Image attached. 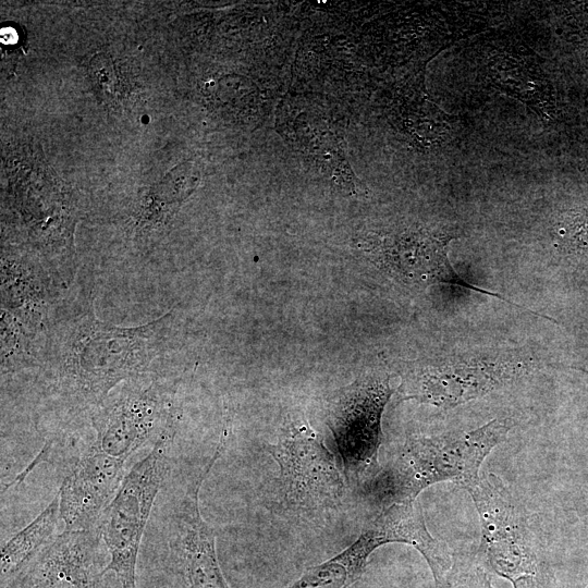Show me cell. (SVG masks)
I'll use <instances>...</instances> for the list:
<instances>
[{
  "instance_id": "obj_1",
  "label": "cell",
  "mask_w": 588,
  "mask_h": 588,
  "mask_svg": "<svg viewBox=\"0 0 588 588\" xmlns=\"http://www.w3.org/2000/svg\"><path fill=\"white\" fill-rule=\"evenodd\" d=\"M509 418L493 419L470 431L408 438L363 492L379 510L416 501L426 488L453 481L464 489L476 481L485 458L513 427Z\"/></svg>"
},
{
  "instance_id": "obj_2",
  "label": "cell",
  "mask_w": 588,
  "mask_h": 588,
  "mask_svg": "<svg viewBox=\"0 0 588 588\" xmlns=\"http://www.w3.org/2000/svg\"><path fill=\"white\" fill-rule=\"evenodd\" d=\"M174 433L171 426L151 451L133 465L101 516L99 530L110 555L105 573L113 572L121 588L136 587L139 546L155 500L170 468Z\"/></svg>"
},
{
  "instance_id": "obj_3",
  "label": "cell",
  "mask_w": 588,
  "mask_h": 588,
  "mask_svg": "<svg viewBox=\"0 0 588 588\" xmlns=\"http://www.w3.org/2000/svg\"><path fill=\"white\" fill-rule=\"evenodd\" d=\"M481 525L480 561L511 583L549 573L540 559L526 512L503 481L490 473L465 488Z\"/></svg>"
},
{
  "instance_id": "obj_4",
  "label": "cell",
  "mask_w": 588,
  "mask_h": 588,
  "mask_svg": "<svg viewBox=\"0 0 588 588\" xmlns=\"http://www.w3.org/2000/svg\"><path fill=\"white\" fill-rule=\"evenodd\" d=\"M267 452L279 465V490L287 507L321 511L341 502L345 481L335 457L306 422H289Z\"/></svg>"
},
{
  "instance_id": "obj_5",
  "label": "cell",
  "mask_w": 588,
  "mask_h": 588,
  "mask_svg": "<svg viewBox=\"0 0 588 588\" xmlns=\"http://www.w3.org/2000/svg\"><path fill=\"white\" fill-rule=\"evenodd\" d=\"M391 394L388 379H371L347 388L329 408L328 425L343 473L360 493L381 469V417Z\"/></svg>"
},
{
  "instance_id": "obj_6",
  "label": "cell",
  "mask_w": 588,
  "mask_h": 588,
  "mask_svg": "<svg viewBox=\"0 0 588 588\" xmlns=\"http://www.w3.org/2000/svg\"><path fill=\"white\" fill-rule=\"evenodd\" d=\"M529 369L527 362L514 357L451 358L408 375L401 388L405 399L451 408L482 397Z\"/></svg>"
},
{
  "instance_id": "obj_7",
  "label": "cell",
  "mask_w": 588,
  "mask_h": 588,
  "mask_svg": "<svg viewBox=\"0 0 588 588\" xmlns=\"http://www.w3.org/2000/svg\"><path fill=\"white\" fill-rule=\"evenodd\" d=\"M220 448L187 485L172 514L171 547L188 588H230L221 571L212 528L203 518L199 490Z\"/></svg>"
},
{
  "instance_id": "obj_8",
  "label": "cell",
  "mask_w": 588,
  "mask_h": 588,
  "mask_svg": "<svg viewBox=\"0 0 588 588\" xmlns=\"http://www.w3.org/2000/svg\"><path fill=\"white\" fill-rule=\"evenodd\" d=\"M166 416V403L155 388L130 391L97 414L91 445L125 463L148 442L155 444L173 426Z\"/></svg>"
},
{
  "instance_id": "obj_9",
  "label": "cell",
  "mask_w": 588,
  "mask_h": 588,
  "mask_svg": "<svg viewBox=\"0 0 588 588\" xmlns=\"http://www.w3.org/2000/svg\"><path fill=\"white\" fill-rule=\"evenodd\" d=\"M124 464L93 445L83 452L58 491L64 530L99 527L102 514L125 477Z\"/></svg>"
},
{
  "instance_id": "obj_10",
  "label": "cell",
  "mask_w": 588,
  "mask_h": 588,
  "mask_svg": "<svg viewBox=\"0 0 588 588\" xmlns=\"http://www.w3.org/2000/svg\"><path fill=\"white\" fill-rule=\"evenodd\" d=\"M101 541L99 527L64 530L16 580L22 588H97L105 574Z\"/></svg>"
},
{
  "instance_id": "obj_11",
  "label": "cell",
  "mask_w": 588,
  "mask_h": 588,
  "mask_svg": "<svg viewBox=\"0 0 588 588\" xmlns=\"http://www.w3.org/2000/svg\"><path fill=\"white\" fill-rule=\"evenodd\" d=\"M457 237L452 232H416L402 235L388 246V259L400 277L414 284H449L498 297L513 306L504 296L463 279L449 260L448 247Z\"/></svg>"
},
{
  "instance_id": "obj_12",
  "label": "cell",
  "mask_w": 588,
  "mask_h": 588,
  "mask_svg": "<svg viewBox=\"0 0 588 588\" xmlns=\"http://www.w3.org/2000/svg\"><path fill=\"white\" fill-rule=\"evenodd\" d=\"M359 537L372 551L390 542L414 547L427 561L433 579L445 574L453 564L449 549L429 532L416 501L394 503L379 510L364 526Z\"/></svg>"
},
{
  "instance_id": "obj_13",
  "label": "cell",
  "mask_w": 588,
  "mask_h": 588,
  "mask_svg": "<svg viewBox=\"0 0 588 588\" xmlns=\"http://www.w3.org/2000/svg\"><path fill=\"white\" fill-rule=\"evenodd\" d=\"M61 519L59 495L26 527L13 536L1 549V588H8L25 573L39 554L56 538Z\"/></svg>"
},
{
  "instance_id": "obj_14",
  "label": "cell",
  "mask_w": 588,
  "mask_h": 588,
  "mask_svg": "<svg viewBox=\"0 0 588 588\" xmlns=\"http://www.w3.org/2000/svg\"><path fill=\"white\" fill-rule=\"evenodd\" d=\"M370 554L356 539L335 556L309 568L286 588H348L364 573Z\"/></svg>"
},
{
  "instance_id": "obj_15",
  "label": "cell",
  "mask_w": 588,
  "mask_h": 588,
  "mask_svg": "<svg viewBox=\"0 0 588 588\" xmlns=\"http://www.w3.org/2000/svg\"><path fill=\"white\" fill-rule=\"evenodd\" d=\"M555 250L571 258L588 255V206L567 209L559 215L552 226Z\"/></svg>"
},
{
  "instance_id": "obj_16",
  "label": "cell",
  "mask_w": 588,
  "mask_h": 588,
  "mask_svg": "<svg viewBox=\"0 0 588 588\" xmlns=\"http://www.w3.org/2000/svg\"><path fill=\"white\" fill-rule=\"evenodd\" d=\"M434 588H494L478 555H455L451 568L434 579Z\"/></svg>"
},
{
  "instance_id": "obj_17",
  "label": "cell",
  "mask_w": 588,
  "mask_h": 588,
  "mask_svg": "<svg viewBox=\"0 0 588 588\" xmlns=\"http://www.w3.org/2000/svg\"><path fill=\"white\" fill-rule=\"evenodd\" d=\"M200 180V171L195 162H184L171 172L156 187L154 194L162 205H180L194 192Z\"/></svg>"
},
{
  "instance_id": "obj_18",
  "label": "cell",
  "mask_w": 588,
  "mask_h": 588,
  "mask_svg": "<svg viewBox=\"0 0 588 588\" xmlns=\"http://www.w3.org/2000/svg\"><path fill=\"white\" fill-rule=\"evenodd\" d=\"M90 66H93V74L95 78L99 82L98 86L101 91L106 94H114L118 88L117 77L114 75V69L110 59L105 58V56H96L93 61H90Z\"/></svg>"
},
{
  "instance_id": "obj_19",
  "label": "cell",
  "mask_w": 588,
  "mask_h": 588,
  "mask_svg": "<svg viewBox=\"0 0 588 588\" xmlns=\"http://www.w3.org/2000/svg\"><path fill=\"white\" fill-rule=\"evenodd\" d=\"M513 588H552L549 573L538 576H527L512 583Z\"/></svg>"
},
{
  "instance_id": "obj_20",
  "label": "cell",
  "mask_w": 588,
  "mask_h": 588,
  "mask_svg": "<svg viewBox=\"0 0 588 588\" xmlns=\"http://www.w3.org/2000/svg\"><path fill=\"white\" fill-rule=\"evenodd\" d=\"M8 588H22V586L17 580H15Z\"/></svg>"
},
{
  "instance_id": "obj_21",
  "label": "cell",
  "mask_w": 588,
  "mask_h": 588,
  "mask_svg": "<svg viewBox=\"0 0 588 588\" xmlns=\"http://www.w3.org/2000/svg\"><path fill=\"white\" fill-rule=\"evenodd\" d=\"M586 588H588V585H587V587H586Z\"/></svg>"
}]
</instances>
